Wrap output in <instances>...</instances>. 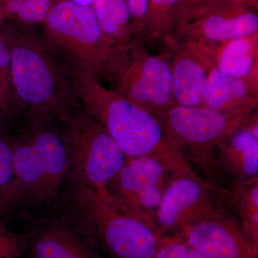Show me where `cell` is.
Returning a JSON list of instances; mask_svg holds the SVG:
<instances>
[{"mask_svg": "<svg viewBox=\"0 0 258 258\" xmlns=\"http://www.w3.org/2000/svg\"><path fill=\"white\" fill-rule=\"evenodd\" d=\"M42 25L44 36L69 66L108 81L114 46L102 35L92 7L57 0Z\"/></svg>", "mask_w": 258, "mask_h": 258, "instance_id": "cell-5", "label": "cell"}, {"mask_svg": "<svg viewBox=\"0 0 258 258\" xmlns=\"http://www.w3.org/2000/svg\"><path fill=\"white\" fill-rule=\"evenodd\" d=\"M203 102V106L220 112L255 110L258 104V75L233 77L212 68L204 86Z\"/></svg>", "mask_w": 258, "mask_h": 258, "instance_id": "cell-15", "label": "cell"}, {"mask_svg": "<svg viewBox=\"0 0 258 258\" xmlns=\"http://www.w3.org/2000/svg\"><path fill=\"white\" fill-rule=\"evenodd\" d=\"M131 16V32L133 38L146 37V17L148 0H125Z\"/></svg>", "mask_w": 258, "mask_h": 258, "instance_id": "cell-25", "label": "cell"}, {"mask_svg": "<svg viewBox=\"0 0 258 258\" xmlns=\"http://www.w3.org/2000/svg\"><path fill=\"white\" fill-rule=\"evenodd\" d=\"M31 25L3 21L0 36L8 47L12 83L32 119L62 121L79 103L71 68Z\"/></svg>", "mask_w": 258, "mask_h": 258, "instance_id": "cell-1", "label": "cell"}, {"mask_svg": "<svg viewBox=\"0 0 258 258\" xmlns=\"http://www.w3.org/2000/svg\"><path fill=\"white\" fill-rule=\"evenodd\" d=\"M0 108L8 119H13L24 109L12 83L9 50L0 36Z\"/></svg>", "mask_w": 258, "mask_h": 258, "instance_id": "cell-22", "label": "cell"}, {"mask_svg": "<svg viewBox=\"0 0 258 258\" xmlns=\"http://www.w3.org/2000/svg\"><path fill=\"white\" fill-rule=\"evenodd\" d=\"M216 0H179L176 7V30Z\"/></svg>", "mask_w": 258, "mask_h": 258, "instance_id": "cell-26", "label": "cell"}, {"mask_svg": "<svg viewBox=\"0 0 258 258\" xmlns=\"http://www.w3.org/2000/svg\"><path fill=\"white\" fill-rule=\"evenodd\" d=\"M32 254L34 258H97L76 234L60 225L48 226L38 232Z\"/></svg>", "mask_w": 258, "mask_h": 258, "instance_id": "cell-18", "label": "cell"}, {"mask_svg": "<svg viewBox=\"0 0 258 258\" xmlns=\"http://www.w3.org/2000/svg\"><path fill=\"white\" fill-rule=\"evenodd\" d=\"M215 67L233 77L258 75V32L218 45L215 50Z\"/></svg>", "mask_w": 258, "mask_h": 258, "instance_id": "cell-17", "label": "cell"}, {"mask_svg": "<svg viewBox=\"0 0 258 258\" xmlns=\"http://www.w3.org/2000/svg\"><path fill=\"white\" fill-rule=\"evenodd\" d=\"M75 93L86 111L105 128L125 158L154 157L181 171H193L169 144L157 118L94 75L70 66Z\"/></svg>", "mask_w": 258, "mask_h": 258, "instance_id": "cell-2", "label": "cell"}, {"mask_svg": "<svg viewBox=\"0 0 258 258\" xmlns=\"http://www.w3.org/2000/svg\"><path fill=\"white\" fill-rule=\"evenodd\" d=\"M225 207L220 188L197 172L176 174L163 194L156 231L160 237H176L188 226Z\"/></svg>", "mask_w": 258, "mask_h": 258, "instance_id": "cell-10", "label": "cell"}, {"mask_svg": "<svg viewBox=\"0 0 258 258\" xmlns=\"http://www.w3.org/2000/svg\"><path fill=\"white\" fill-rule=\"evenodd\" d=\"M76 201L91 233L109 258H156L160 236L123 211L106 187H76Z\"/></svg>", "mask_w": 258, "mask_h": 258, "instance_id": "cell-6", "label": "cell"}, {"mask_svg": "<svg viewBox=\"0 0 258 258\" xmlns=\"http://www.w3.org/2000/svg\"><path fill=\"white\" fill-rule=\"evenodd\" d=\"M7 120H8V118L0 108V132H2L6 127Z\"/></svg>", "mask_w": 258, "mask_h": 258, "instance_id": "cell-28", "label": "cell"}, {"mask_svg": "<svg viewBox=\"0 0 258 258\" xmlns=\"http://www.w3.org/2000/svg\"><path fill=\"white\" fill-rule=\"evenodd\" d=\"M220 189L226 207L258 249V179L232 183Z\"/></svg>", "mask_w": 258, "mask_h": 258, "instance_id": "cell-16", "label": "cell"}, {"mask_svg": "<svg viewBox=\"0 0 258 258\" xmlns=\"http://www.w3.org/2000/svg\"><path fill=\"white\" fill-rule=\"evenodd\" d=\"M179 0H148L146 37L167 44L176 30V10Z\"/></svg>", "mask_w": 258, "mask_h": 258, "instance_id": "cell-20", "label": "cell"}, {"mask_svg": "<svg viewBox=\"0 0 258 258\" xmlns=\"http://www.w3.org/2000/svg\"><path fill=\"white\" fill-rule=\"evenodd\" d=\"M179 170L154 157L125 158L124 165L106 189L123 211L154 227L163 194Z\"/></svg>", "mask_w": 258, "mask_h": 258, "instance_id": "cell-9", "label": "cell"}, {"mask_svg": "<svg viewBox=\"0 0 258 258\" xmlns=\"http://www.w3.org/2000/svg\"><path fill=\"white\" fill-rule=\"evenodd\" d=\"M5 207L3 206V204L0 202V213H1L2 211H3V209H4Z\"/></svg>", "mask_w": 258, "mask_h": 258, "instance_id": "cell-30", "label": "cell"}, {"mask_svg": "<svg viewBox=\"0 0 258 258\" xmlns=\"http://www.w3.org/2000/svg\"><path fill=\"white\" fill-rule=\"evenodd\" d=\"M91 7L108 45L116 46L133 38L130 13L125 0H95Z\"/></svg>", "mask_w": 258, "mask_h": 258, "instance_id": "cell-19", "label": "cell"}, {"mask_svg": "<svg viewBox=\"0 0 258 258\" xmlns=\"http://www.w3.org/2000/svg\"><path fill=\"white\" fill-rule=\"evenodd\" d=\"M15 142L13 170L17 201L42 205L58 195L69 174V159L60 133L47 120L32 119Z\"/></svg>", "mask_w": 258, "mask_h": 258, "instance_id": "cell-4", "label": "cell"}, {"mask_svg": "<svg viewBox=\"0 0 258 258\" xmlns=\"http://www.w3.org/2000/svg\"><path fill=\"white\" fill-rule=\"evenodd\" d=\"M0 202L7 207L17 202L12 144L0 135Z\"/></svg>", "mask_w": 258, "mask_h": 258, "instance_id": "cell-23", "label": "cell"}, {"mask_svg": "<svg viewBox=\"0 0 258 258\" xmlns=\"http://www.w3.org/2000/svg\"><path fill=\"white\" fill-rule=\"evenodd\" d=\"M62 122L69 174L76 186L106 187L124 165L121 149L79 102Z\"/></svg>", "mask_w": 258, "mask_h": 258, "instance_id": "cell-7", "label": "cell"}, {"mask_svg": "<svg viewBox=\"0 0 258 258\" xmlns=\"http://www.w3.org/2000/svg\"><path fill=\"white\" fill-rule=\"evenodd\" d=\"M53 3V0H0V23L42 24Z\"/></svg>", "mask_w": 258, "mask_h": 258, "instance_id": "cell-21", "label": "cell"}, {"mask_svg": "<svg viewBox=\"0 0 258 258\" xmlns=\"http://www.w3.org/2000/svg\"><path fill=\"white\" fill-rule=\"evenodd\" d=\"M170 59L174 103L203 106V92L208 73L215 67L217 47L187 40H173L166 45Z\"/></svg>", "mask_w": 258, "mask_h": 258, "instance_id": "cell-13", "label": "cell"}, {"mask_svg": "<svg viewBox=\"0 0 258 258\" xmlns=\"http://www.w3.org/2000/svg\"><path fill=\"white\" fill-rule=\"evenodd\" d=\"M77 4L85 5V6H91L95 0H70Z\"/></svg>", "mask_w": 258, "mask_h": 258, "instance_id": "cell-29", "label": "cell"}, {"mask_svg": "<svg viewBox=\"0 0 258 258\" xmlns=\"http://www.w3.org/2000/svg\"><path fill=\"white\" fill-rule=\"evenodd\" d=\"M108 81L128 101L154 116L174 105L170 66L137 38L114 46Z\"/></svg>", "mask_w": 258, "mask_h": 258, "instance_id": "cell-8", "label": "cell"}, {"mask_svg": "<svg viewBox=\"0 0 258 258\" xmlns=\"http://www.w3.org/2000/svg\"><path fill=\"white\" fill-rule=\"evenodd\" d=\"M174 238L207 258H258V249L227 207L188 226Z\"/></svg>", "mask_w": 258, "mask_h": 258, "instance_id": "cell-12", "label": "cell"}, {"mask_svg": "<svg viewBox=\"0 0 258 258\" xmlns=\"http://www.w3.org/2000/svg\"><path fill=\"white\" fill-rule=\"evenodd\" d=\"M156 258H207L182 240L161 237Z\"/></svg>", "mask_w": 258, "mask_h": 258, "instance_id": "cell-24", "label": "cell"}, {"mask_svg": "<svg viewBox=\"0 0 258 258\" xmlns=\"http://www.w3.org/2000/svg\"><path fill=\"white\" fill-rule=\"evenodd\" d=\"M254 111L220 112L174 104L155 117L169 144L202 173L204 179L217 186V149Z\"/></svg>", "mask_w": 258, "mask_h": 258, "instance_id": "cell-3", "label": "cell"}, {"mask_svg": "<svg viewBox=\"0 0 258 258\" xmlns=\"http://www.w3.org/2000/svg\"><path fill=\"white\" fill-rule=\"evenodd\" d=\"M217 186L258 179V118L252 112L216 154Z\"/></svg>", "mask_w": 258, "mask_h": 258, "instance_id": "cell-14", "label": "cell"}, {"mask_svg": "<svg viewBox=\"0 0 258 258\" xmlns=\"http://www.w3.org/2000/svg\"><path fill=\"white\" fill-rule=\"evenodd\" d=\"M257 0H216L177 29L173 40L218 46L258 32Z\"/></svg>", "mask_w": 258, "mask_h": 258, "instance_id": "cell-11", "label": "cell"}, {"mask_svg": "<svg viewBox=\"0 0 258 258\" xmlns=\"http://www.w3.org/2000/svg\"><path fill=\"white\" fill-rule=\"evenodd\" d=\"M21 241L0 223V258H18L22 253Z\"/></svg>", "mask_w": 258, "mask_h": 258, "instance_id": "cell-27", "label": "cell"}]
</instances>
